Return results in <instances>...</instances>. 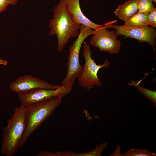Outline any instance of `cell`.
<instances>
[{
  "label": "cell",
  "instance_id": "obj_2",
  "mask_svg": "<svg viewBox=\"0 0 156 156\" xmlns=\"http://www.w3.org/2000/svg\"><path fill=\"white\" fill-rule=\"evenodd\" d=\"M62 101V98L55 97L26 107L25 129L19 147L24 145L30 135L51 115Z\"/></svg>",
  "mask_w": 156,
  "mask_h": 156
},
{
  "label": "cell",
  "instance_id": "obj_5",
  "mask_svg": "<svg viewBox=\"0 0 156 156\" xmlns=\"http://www.w3.org/2000/svg\"><path fill=\"white\" fill-rule=\"evenodd\" d=\"M83 55L85 63L81 75L78 78V81L80 86L89 91L94 86H102V83L98 77L99 70L101 68H106L110 66L111 63L106 59L102 64H97L95 60L91 57L92 52L90 45L84 42L83 46Z\"/></svg>",
  "mask_w": 156,
  "mask_h": 156
},
{
  "label": "cell",
  "instance_id": "obj_1",
  "mask_svg": "<svg viewBox=\"0 0 156 156\" xmlns=\"http://www.w3.org/2000/svg\"><path fill=\"white\" fill-rule=\"evenodd\" d=\"M53 18L49 21L50 35L57 37V51H62L70 38L78 36L80 25L75 21L68 10L64 0H60L53 10Z\"/></svg>",
  "mask_w": 156,
  "mask_h": 156
},
{
  "label": "cell",
  "instance_id": "obj_3",
  "mask_svg": "<svg viewBox=\"0 0 156 156\" xmlns=\"http://www.w3.org/2000/svg\"><path fill=\"white\" fill-rule=\"evenodd\" d=\"M26 107L21 105L14 110L7 126L3 128L1 151L6 156L13 155L17 151L25 129Z\"/></svg>",
  "mask_w": 156,
  "mask_h": 156
},
{
  "label": "cell",
  "instance_id": "obj_22",
  "mask_svg": "<svg viewBox=\"0 0 156 156\" xmlns=\"http://www.w3.org/2000/svg\"><path fill=\"white\" fill-rule=\"evenodd\" d=\"M152 1L154 3H156V0H152Z\"/></svg>",
  "mask_w": 156,
  "mask_h": 156
},
{
  "label": "cell",
  "instance_id": "obj_6",
  "mask_svg": "<svg viewBox=\"0 0 156 156\" xmlns=\"http://www.w3.org/2000/svg\"><path fill=\"white\" fill-rule=\"evenodd\" d=\"M117 21L115 20L107 22L94 30L93 36L89 41L90 44L97 47L101 52H107L110 54L119 53L120 51L121 44L120 40L117 39L118 36L115 31H109L107 29Z\"/></svg>",
  "mask_w": 156,
  "mask_h": 156
},
{
  "label": "cell",
  "instance_id": "obj_13",
  "mask_svg": "<svg viewBox=\"0 0 156 156\" xmlns=\"http://www.w3.org/2000/svg\"><path fill=\"white\" fill-rule=\"evenodd\" d=\"M134 86L142 94L148 99L152 103L154 106H156V92L155 91L148 89L143 87L140 85L138 82L136 83L133 80H131L129 84Z\"/></svg>",
  "mask_w": 156,
  "mask_h": 156
},
{
  "label": "cell",
  "instance_id": "obj_21",
  "mask_svg": "<svg viewBox=\"0 0 156 156\" xmlns=\"http://www.w3.org/2000/svg\"><path fill=\"white\" fill-rule=\"evenodd\" d=\"M8 63V62L5 60L0 59V64L6 65Z\"/></svg>",
  "mask_w": 156,
  "mask_h": 156
},
{
  "label": "cell",
  "instance_id": "obj_17",
  "mask_svg": "<svg viewBox=\"0 0 156 156\" xmlns=\"http://www.w3.org/2000/svg\"><path fill=\"white\" fill-rule=\"evenodd\" d=\"M156 8L150 12L148 15V23L149 26L153 28L156 27Z\"/></svg>",
  "mask_w": 156,
  "mask_h": 156
},
{
  "label": "cell",
  "instance_id": "obj_8",
  "mask_svg": "<svg viewBox=\"0 0 156 156\" xmlns=\"http://www.w3.org/2000/svg\"><path fill=\"white\" fill-rule=\"evenodd\" d=\"M109 28L115 29L118 36L120 35L123 36L125 38L129 37L135 39L142 43H148L152 46L155 54L156 31L154 28L149 26L128 28L123 25H118L113 24L110 25Z\"/></svg>",
  "mask_w": 156,
  "mask_h": 156
},
{
  "label": "cell",
  "instance_id": "obj_15",
  "mask_svg": "<svg viewBox=\"0 0 156 156\" xmlns=\"http://www.w3.org/2000/svg\"><path fill=\"white\" fill-rule=\"evenodd\" d=\"M156 154L146 149H140L132 148L123 154L122 156H156Z\"/></svg>",
  "mask_w": 156,
  "mask_h": 156
},
{
  "label": "cell",
  "instance_id": "obj_18",
  "mask_svg": "<svg viewBox=\"0 0 156 156\" xmlns=\"http://www.w3.org/2000/svg\"><path fill=\"white\" fill-rule=\"evenodd\" d=\"M9 5L6 0H0V13L5 10Z\"/></svg>",
  "mask_w": 156,
  "mask_h": 156
},
{
  "label": "cell",
  "instance_id": "obj_10",
  "mask_svg": "<svg viewBox=\"0 0 156 156\" xmlns=\"http://www.w3.org/2000/svg\"><path fill=\"white\" fill-rule=\"evenodd\" d=\"M82 0H64L66 7L70 13L73 18L80 25H83L90 27L94 30L102 25L94 23L88 19L82 12L80 1Z\"/></svg>",
  "mask_w": 156,
  "mask_h": 156
},
{
  "label": "cell",
  "instance_id": "obj_20",
  "mask_svg": "<svg viewBox=\"0 0 156 156\" xmlns=\"http://www.w3.org/2000/svg\"><path fill=\"white\" fill-rule=\"evenodd\" d=\"M9 5H15L19 0H6Z\"/></svg>",
  "mask_w": 156,
  "mask_h": 156
},
{
  "label": "cell",
  "instance_id": "obj_14",
  "mask_svg": "<svg viewBox=\"0 0 156 156\" xmlns=\"http://www.w3.org/2000/svg\"><path fill=\"white\" fill-rule=\"evenodd\" d=\"M155 8L152 0H138V13L149 14Z\"/></svg>",
  "mask_w": 156,
  "mask_h": 156
},
{
  "label": "cell",
  "instance_id": "obj_9",
  "mask_svg": "<svg viewBox=\"0 0 156 156\" xmlns=\"http://www.w3.org/2000/svg\"><path fill=\"white\" fill-rule=\"evenodd\" d=\"M61 86L51 84L31 75H25L12 81L10 84V88L12 91L18 93L38 88L55 89Z\"/></svg>",
  "mask_w": 156,
  "mask_h": 156
},
{
  "label": "cell",
  "instance_id": "obj_16",
  "mask_svg": "<svg viewBox=\"0 0 156 156\" xmlns=\"http://www.w3.org/2000/svg\"><path fill=\"white\" fill-rule=\"evenodd\" d=\"M108 144L107 143L103 142L100 145H97L95 149L87 152L88 156H101L103 151L107 148Z\"/></svg>",
  "mask_w": 156,
  "mask_h": 156
},
{
  "label": "cell",
  "instance_id": "obj_19",
  "mask_svg": "<svg viewBox=\"0 0 156 156\" xmlns=\"http://www.w3.org/2000/svg\"><path fill=\"white\" fill-rule=\"evenodd\" d=\"M110 156H122V155L120 153V148L119 146H118L117 148L115 150L113 154Z\"/></svg>",
  "mask_w": 156,
  "mask_h": 156
},
{
  "label": "cell",
  "instance_id": "obj_11",
  "mask_svg": "<svg viewBox=\"0 0 156 156\" xmlns=\"http://www.w3.org/2000/svg\"><path fill=\"white\" fill-rule=\"evenodd\" d=\"M138 0H129L118 6L115 11V14L125 22L138 12Z\"/></svg>",
  "mask_w": 156,
  "mask_h": 156
},
{
  "label": "cell",
  "instance_id": "obj_7",
  "mask_svg": "<svg viewBox=\"0 0 156 156\" xmlns=\"http://www.w3.org/2000/svg\"><path fill=\"white\" fill-rule=\"evenodd\" d=\"M72 89V87L61 86L55 89L38 88L18 94L21 105L26 107L52 97L62 98L70 93Z\"/></svg>",
  "mask_w": 156,
  "mask_h": 156
},
{
  "label": "cell",
  "instance_id": "obj_12",
  "mask_svg": "<svg viewBox=\"0 0 156 156\" xmlns=\"http://www.w3.org/2000/svg\"><path fill=\"white\" fill-rule=\"evenodd\" d=\"M148 14L137 12L125 22L123 25L128 28H138L149 26Z\"/></svg>",
  "mask_w": 156,
  "mask_h": 156
},
{
  "label": "cell",
  "instance_id": "obj_4",
  "mask_svg": "<svg viewBox=\"0 0 156 156\" xmlns=\"http://www.w3.org/2000/svg\"><path fill=\"white\" fill-rule=\"evenodd\" d=\"M79 32L77 38L70 46L67 63V72L65 77L61 83V86L72 87L76 78L81 75L83 67L79 61V54L83 43L90 35L93 34L94 30L90 27L80 25Z\"/></svg>",
  "mask_w": 156,
  "mask_h": 156
}]
</instances>
